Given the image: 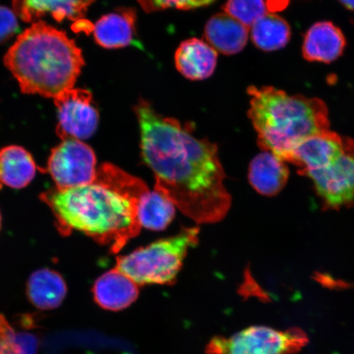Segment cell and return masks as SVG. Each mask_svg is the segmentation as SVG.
<instances>
[{
	"label": "cell",
	"instance_id": "17",
	"mask_svg": "<svg viewBox=\"0 0 354 354\" xmlns=\"http://www.w3.org/2000/svg\"><path fill=\"white\" fill-rule=\"evenodd\" d=\"M281 158L264 151L251 161L249 169L250 183L263 196H273L285 187L289 170Z\"/></svg>",
	"mask_w": 354,
	"mask_h": 354
},
{
	"label": "cell",
	"instance_id": "14",
	"mask_svg": "<svg viewBox=\"0 0 354 354\" xmlns=\"http://www.w3.org/2000/svg\"><path fill=\"white\" fill-rule=\"evenodd\" d=\"M250 28L225 12L212 17L205 26L207 44L221 54H238L245 47Z\"/></svg>",
	"mask_w": 354,
	"mask_h": 354
},
{
	"label": "cell",
	"instance_id": "3",
	"mask_svg": "<svg viewBox=\"0 0 354 354\" xmlns=\"http://www.w3.org/2000/svg\"><path fill=\"white\" fill-rule=\"evenodd\" d=\"M4 64L25 94L55 99L73 88L85 61L73 39L39 21L17 37Z\"/></svg>",
	"mask_w": 354,
	"mask_h": 354
},
{
	"label": "cell",
	"instance_id": "19",
	"mask_svg": "<svg viewBox=\"0 0 354 354\" xmlns=\"http://www.w3.org/2000/svg\"><path fill=\"white\" fill-rule=\"evenodd\" d=\"M37 166L32 154L19 145L0 150V183L12 189H24L32 183Z\"/></svg>",
	"mask_w": 354,
	"mask_h": 354
},
{
	"label": "cell",
	"instance_id": "10",
	"mask_svg": "<svg viewBox=\"0 0 354 354\" xmlns=\"http://www.w3.org/2000/svg\"><path fill=\"white\" fill-rule=\"evenodd\" d=\"M353 149L354 142L351 139L328 130L303 140L295 149L290 162L297 165L302 174L306 176L330 165L340 155Z\"/></svg>",
	"mask_w": 354,
	"mask_h": 354
},
{
	"label": "cell",
	"instance_id": "1",
	"mask_svg": "<svg viewBox=\"0 0 354 354\" xmlns=\"http://www.w3.org/2000/svg\"><path fill=\"white\" fill-rule=\"evenodd\" d=\"M141 153L153 172L154 189L197 223H216L227 216L232 197L218 146L194 136L190 128L158 114L140 100L135 107Z\"/></svg>",
	"mask_w": 354,
	"mask_h": 354
},
{
	"label": "cell",
	"instance_id": "9",
	"mask_svg": "<svg viewBox=\"0 0 354 354\" xmlns=\"http://www.w3.org/2000/svg\"><path fill=\"white\" fill-rule=\"evenodd\" d=\"M325 205L332 209L354 203V149L349 150L322 169L306 175Z\"/></svg>",
	"mask_w": 354,
	"mask_h": 354
},
{
	"label": "cell",
	"instance_id": "5",
	"mask_svg": "<svg viewBox=\"0 0 354 354\" xmlns=\"http://www.w3.org/2000/svg\"><path fill=\"white\" fill-rule=\"evenodd\" d=\"M198 234L197 227L184 228L175 236L118 257L115 268L138 286L171 285L183 267L188 250L197 245Z\"/></svg>",
	"mask_w": 354,
	"mask_h": 354
},
{
	"label": "cell",
	"instance_id": "2",
	"mask_svg": "<svg viewBox=\"0 0 354 354\" xmlns=\"http://www.w3.org/2000/svg\"><path fill=\"white\" fill-rule=\"evenodd\" d=\"M149 188L138 177L104 163L93 183L82 187L44 192L41 199L54 214L59 232L68 236L77 231L117 254L140 232L138 210Z\"/></svg>",
	"mask_w": 354,
	"mask_h": 354
},
{
	"label": "cell",
	"instance_id": "27",
	"mask_svg": "<svg viewBox=\"0 0 354 354\" xmlns=\"http://www.w3.org/2000/svg\"><path fill=\"white\" fill-rule=\"evenodd\" d=\"M339 2L348 10L354 11V0H339Z\"/></svg>",
	"mask_w": 354,
	"mask_h": 354
},
{
	"label": "cell",
	"instance_id": "15",
	"mask_svg": "<svg viewBox=\"0 0 354 354\" xmlns=\"http://www.w3.org/2000/svg\"><path fill=\"white\" fill-rule=\"evenodd\" d=\"M175 62L177 70L185 78L198 81L214 73L218 62V52L201 39H189L177 48Z\"/></svg>",
	"mask_w": 354,
	"mask_h": 354
},
{
	"label": "cell",
	"instance_id": "11",
	"mask_svg": "<svg viewBox=\"0 0 354 354\" xmlns=\"http://www.w3.org/2000/svg\"><path fill=\"white\" fill-rule=\"evenodd\" d=\"M95 0H12L17 16L28 24H35L50 15L59 22L77 21L86 15Z\"/></svg>",
	"mask_w": 354,
	"mask_h": 354
},
{
	"label": "cell",
	"instance_id": "16",
	"mask_svg": "<svg viewBox=\"0 0 354 354\" xmlns=\"http://www.w3.org/2000/svg\"><path fill=\"white\" fill-rule=\"evenodd\" d=\"M136 13L133 8H122L109 13L93 28L95 41L106 48L129 46L136 41Z\"/></svg>",
	"mask_w": 354,
	"mask_h": 354
},
{
	"label": "cell",
	"instance_id": "25",
	"mask_svg": "<svg viewBox=\"0 0 354 354\" xmlns=\"http://www.w3.org/2000/svg\"><path fill=\"white\" fill-rule=\"evenodd\" d=\"M19 30L16 13L6 7L0 6V44L10 39Z\"/></svg>",
	"mask_w": 354,
	"mask_h": 354
},
{
	"label": "cell",
	"instance_id": "12",
	"mask_svg": "<svg viewBox=\"0 0 354 354\" xmlns=\"http://www.w3.org/2000/svg\"><path fill=\"white\" fill-rule=\"evenodd\" d=\"M138 286L130 277L114 268L97 279L92 293L100 308L120 311L131 306L138 298Z\"/></svg>",
	"mask_w": 354,
	"mask_h": 354
},
{
	"label": "cell",
	"instance_id": "22",
	"mask_svg": "<svg viewBox=\"0 0 354 354\" xmlns=\"http://www.w3.org/2000/svg\"><path fill=\"white\" fill-rule=\"evenodd\" d=\"M39 340L28 332H17L0 314V354H38Z\"/></svg>",
	"mask_w": 354,
	"mask_h": 354
},
{
	"label": "cell",
	"instance_id": "21",
	"mask_svg": "<svg viewBox=\"0 0 354 354\" xmlns=\"http://www.w3.org/2000/svg\"><path fill=\"white\" fill-rule=\"evenodd\" d=\"M175 207L162 194L149 189L140 201L138 216L141 227L150 231H162L174 220Z\"/></svg>",
	"mask_w": 354,
	"mask_h": 354
},
{
	"label": "cell",
	"instance_id": "13",
	"mask_svg": "<svg viewBox=\"0 0 354 354\" xmlns=\"http://www.w3.org/2000/svg\"><path fill=\"white\" fill-rule=\"evenodd\" d=\"M346 39L337 26L320 21L310 28L304 37L303 56L310 62L330 64L342 55Z\"/></svg>",
	"mask_w": 354,
	"mask_h": 354
},
{
	"label": "cell",
	"instance_id": "8",
	"mask_svg": "<svg viewBox=\"0 0 354 354\" xmlns=\"http://www.w3.org/2000/svg\"><path fill=\"white\" fill-rule=\"evenodd\" d=\"M54 100L59 120L57 134L62 140L82 141L95 134L100 116L90 91L72 88Z\"/></svg>",
	"mask_w": 354,
	"mask_h": 354
},
{
	"label": "cell",
	"instance_id": "7",
	"mask_svg": "<svg viewBox=\"0 0 354 354\" xmlns=\"http://www.w3.org/2000/svg\"><path fill=\"white\" fill-rule=\"evenodd\" d=\"M46 171L55 181L57 189L82 187L96 178V156L94 150L82 140L62 141L52 149Z\"/></svg>",
	"mask_w": 354,
	"mask_h": 354
},
{
	"label": "cell",
	"instance_id": "28",
	"mask_svg": "<svg viewBox=\"0 0 354 354\" xmlns=\"http://www.w3.org/2000/svg\"><path fill=\"white\" fill-rule=\"evenodd\" d=\"M0 227H1V215H0Z\"/></svg>",
	"mask_w": 354,
	"mask_h": 354
},
{
	"label": "cell",
	"instance_id": "20",
	"mask_svg": "<svg viewBox=\"0 0 354 354\" xmlns=\"http://www.w3.org/2000/svg\"><path fill=\"white\" fill-rule=\"evenodd\" d=\"M290 26L276 13L268 12L251 26L252 41L265 52L281 50L289 43Z\"/></svg>",
	"mask_w": 354,
	"mask_h": 354
},
{
	"label": "cell",
	"instance_id": "23",
	"mask_svg": "<svg viewBox=\"0 0 354 354\" xmlns=\"http://www.w3.org/2000/svg\"><path fill=\"white\" fill-rule=\"evenodd\" d=\"M223 10L249 28L268 12L266 0H228Z\"/></svg>",
	"mask_w": 354,
	"mask_h": 354
},
{
	"label": "cell",
	"instance_id": "6",
	"mask_svg": "<svg viewBox=\"0 0 354 354\" xmlns=\"http://www.w3.org/2000/svg\"><path fill=\"white\" fill-rule=\"evenodd\" d=\"M308 342L299 328L286 331L271 327H249L229 338L216 336L206 348L207 354H294Z\"/></svg>",
	"mask_w": 354,
	"mask_h": 354
},
{
	"label": "cell",
	"instance_id": "4",
	"mask_svg": "<svg viewBox=\"0 0 354 354\" xmlns=\"http://www.w3.org/2000/svg\"><path fill=\"white\" fill-rule=\"evenodd\" d=\"M249 117L259 144L290 162L297 146L308 137L328 131V109L324 102L304 95H289L278 88L250 86Z\"/></svg>",
	"mask_w": 354,
	"mask_h": 354
},
{
	"label": "cell",
	"instance_id": "26",
	"mask_svg": "<svg viewBox=\"0 0 354 354\" xmlns=\"http://www.w3.org/2000/svg\"><path fill=\"white\" fill-rule=\"evenodd\" d=\"M290 2V0H266L268 11L272 13L284 11Z\"/></svg>",
	"mask_w": 354,
	"mask_h": 354
},
{
	"label": "cell",
	"instance_id": "24",
	"mask_svg": "<svg viewBox=\"0 0 354 354\" xmlns=\"http://www.w3.org/2000/svg\"><path fill=\"white\" fill-rule=\"evenodd\" d=\"M214 0H138L140 6L147 12H153L177 8L181 10H189L209 6Z\"/></svg>",
	"mask_w": 354,
	"mask_h": 354
},
{
	"label": "cell",
	"instance_id": "18",
	"mask_svg": "<svg viewBox=\"0 0 354 354\" xmlns=\"http://www.w3.org/2000/svg\"><path fill=\"white\" fill-rule=\"evenodd\" d=\"M66 293L68 287L63 277L48 268L34 272L26 284V295L30 302L42 311L59 308Z\"/></svg>",
	"mask_w": 354,
	"mask_h": 354
}]
</instances>
